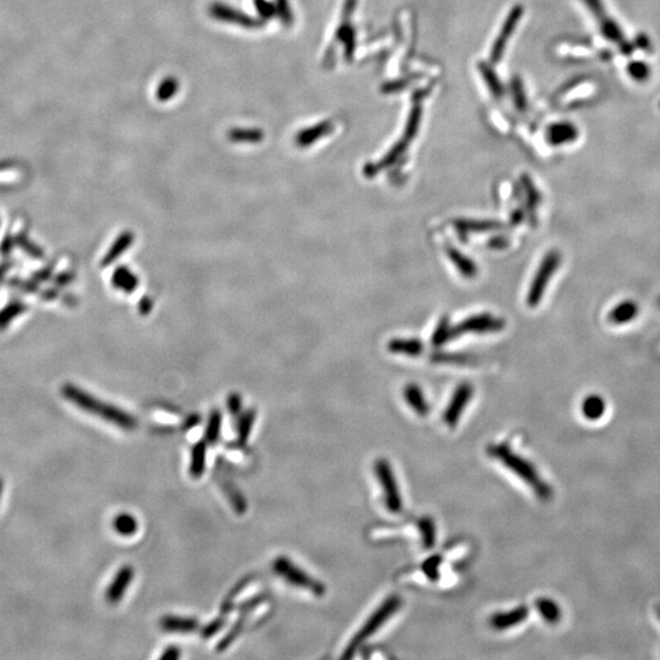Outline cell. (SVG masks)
Wrapping results in <instances>:
<instances>
[{"label":"cell","instance_id":"cell-20","mask_svg":"<svg viewBox=\"0 0 660 660\" xmlns=\"http://www.w3.org/2000/svg\"><path fill=\"white\" fill-rule=\"evenodd\" d=\"M456 230L460 233H481L495 231L503 228V224L496 220H472V219H460L454 223Z\"/></svg>","mask_w":660,"mask_h":660},{"label":"cell","instance_id":"cell-27","mask_svg":"<svg viewBox=\"0 0 660 660\" xmlns=\"http://www.w3.org/2000/svg\"><path fill=\"white\" fill-rule=\"evenodd\" d=\"M228 138L233 143H259L264 138V134L259 129L236 127L229 131Z\"/></svg>","mask_w":660,"mask_h":660},{"label":"cell","instance_id":"cell-22","mask_svg":"<svg viewBox=\"0 0 660 660\" xmlns=\"http://www.w3.org/2000/svg\"><path fill=\"white\" fill-rule=\"evenodd\" d=\"M205 461H207V442L199 440L191 450V462H190L188 473L192 479H199L203 476L205 471Z\"/></svg>","mask_w":660,"mask_h":660},{"label":"cell","instance_id":"cell-21","mask_svg":"<svg viewBox=\"0 0 660 660\" xmlns=\"http://www.w3.org/2000/svg\"><path fill=\"white\" fill-rule=\"evenodd\" d=\"M446 253H448V256H449L450 261L453 262L456 269H457L464 277H466L468 279H472V278H474V277L477 275V273H479L477 264L473 262L470 257L464 255L462 252H460V251L455 249V247L449 246V247L446 249Z\"/></svg>","mask_w":660,"mask_h":660},{"label":"cell","instance_id":"cell-41","mask_svg":"<svg viewBox=\"0 0 660 660\" xmlns=\"http://www.w3.org/2000/svg\"><path fill=\"white\" fill-rule=\"evenodd\" d=\"M435 362H446V364H466L468 356L460 353H437L433 356Z\"/></svg>","mask_w":660,"mask_h":660},{"label":"cell","instance_id":"cell-19","mask_svg":"<svg viewBox=\"0 0 660 660\" xmlns=\"http://www.w3.org/2000/svg\"><path fill=\"white\" fill-rule=\"evenodd\" d=\"M404 398L416 414L421 417H426L429 414V404L421 388L416 384H409L404 389Z\"/></svg>","mask_w":660,"mask_h":660},{"label":"cell","instance_id":"cell-48","mask_svg":"<svg viewBox=\"0 0 660 660\" xmlns=\"http://www.w3.org/2000/svg\"><path fill=\"white\" fill-rule=\"evenodd\" d=\"M180 649L175 647V646H171V647H168L163 652V655H160V659L162 660H177L180 658Z\"/></svg>","mask_w":660,"mask_h":660},{"label":"cell","instance_id":"cell-40","mask_svg":"<svg viewBox=\"0 0 660 660\" xmlns=\"http://www.w3.org/2000/svg\"><path fill=\"white\" fill-rule=\"evenodd\" d=\"M244 624H245V618H241V619L238 620V622H236V624L233 625V629H231V631L229 632L228 635L223 638L222 642L218 646L219 650H224V649L228 648L230 644H233V641L236 639V637L239 636L240 632L242 631Z\"/></svg>","mask_w":660,"mask_h":660},{"label":"cell","instance_id":"cell-28","mask_svg":"<svg viewBox=\"0 0 660 660\" xmlns=\"http://www.w3.org/2000/svg\"><path fill=\"white\" fill-rule=\"evenodd\" d=\"M255 421H256V411L252 410V409L245 411L244 414L239 416V422H238V442H239V444L245 445L249 442Z\"/></svg>","mask_w":660,"mask_h":660},{"label":"cell","instance_id":"cell-23","mask_svg":"<svg viewBox=\"0 0 660 660\" xmlns=\"http://www.w3.org/2000/svg\"><path fill=\"white\" fill-rule=\"evenodd\" d=\"M388 350L398 355L417 357L423 353V344L418 339H393L388 344Z\"/></svg>","mask_w":660,"mask_h":660},{"label":"cell","instance_id":"cell-8","mask_svg":"<svg viewBox=\"0 0 660 660\" xmlns=\"http://www.w3.org/2000/svg\"><path fill=\"white\" fill-rule=\"evenodd\" d=\"M473 395V387L470 383H461L456 388L450 400L446 410L443 414V421L450 428H455L456 424L461 418L462 412L466 409L467 405L471 401Z\"/></svg>","mask_w":660,"mask_h":660},{"label":"cell","instance_id":"cell-4","mask_svg":"<svg viewBox=\"0 0 660 660\" xmlns=\"http://www.w3.org/2000/svg\"><path fill=\"white\" fill-rule=\"evenodd\" d=\"M561 261H563L561 253L558 250H550L542 258L527 292L526 302L529 307L535 308L541 303L543 297L546 295L548 285L550 283L553 277L558 272Z\"/></svg>","mask_w":660,"mask_h":660},{"label":"cell","instance_id":"cell-14","mask_svg":"<svg viewBox=\"0 0 660 660\" xmlns=\"http://www.w3.org/2000/svg\"><path fill=\"white\" fill-rule=\"evenodd\" d=\"M639 314V306L633 300H622L610 308L608 322L614 325H625L633 322Z\"/></svg>","mask_w":660,"mask_h":660},{"label":"cell","instance_id":"cell-7","mask_svg":"<svg viewBox=\"0 0 660 660\" xmlns=\"http://www.w3.org/2000/svg\"><path fill=\"white\" fill-rule=\"evenodd\" d=\"M505 328V320L495 317L490 314H476L462 320L460 325L453 327V339H457L462 334L476 333V334H487V333H498Z\"/></svg>","mask_w":660,"mask_h":660},{"label":"cell","instance_id":"cell-3","mask_svg":"<svg viewBox=\"0 0 660 660\" xmlns=\"http://www.w3.org/2000/svg\"><path fill=\"white\" fill-rule=\"evenodd\" d=\"M401 604H403V600L401 598L398 596H390L388 597L383 603L378 607V609L376 611H373V614L370 615L368 618V620L364 622L362 627L359 629V632L353 636L351 642L348 644L344 655H342V659H350L355 653L356 650L362 646V644L368 639V638L372 637L378 630L383 627V625L387 622L390 618H393L394 615L398 613V609L401 608Z\"/></svg>","mask_w":660,"mask_h":660},{"label":"cell","instance_id":"cell-51","mask_svg":"<svg viewBox=\"0 0 660 660\" xmlns=\"http://www.w3.org/2000/svg\"><path fill=\"white\" fill-rule=\"evenodd\" d=\"M1 490H3V481L0 479V496H1Z\"/></svg>","mask_w":660,"mask_h":660},{"label":"cell","instance_id":"cell-9","mask_svg":"<svg viewBox=\"0 0 660 660\" xmlns=\"http://www.w3.org/2000/svg\"><path fill=\"white\" fill-rule=\"evenodd\" d=\"M210 14L213 18L223 23H235L245 29H258L263 26L264 21L261 18L249 16L245 12H239L231 6L225 5L223 3H213L210 6Z\"/></svg>","mask_w":660,"mask_h":660},{"label":"cell","instance_id":"cell-15","mask_svg":"<svg viewBox=\"0 0 660 660\" xmlns=\"http://www.w3.org/2000/svg\"><path fill=\"white\" fill-rule=\"evenodd\" d=\"M579 136L575 125L570 123H557L548 127L546 141L552 146H563L572 143Z\"/></svg>","mask_w":660,"mask_h":660},{"label":"cell","instance_id":"cell-39","mask_svg":"<svg viewBox=\"0 0 660 660\" xmlns=\"http://www.w3.org/2000/svg\"><path fill=\"white\" fill-rule=\"evenodd\" d=\"M255 6L263 21L270 20L277 15L275 3H269L268 0H255Z\"/></svg>","mask_w":660,"mask_h":660},{"label":"cell","instance_id":"cell-53","mask_svg":"<svg viewBox=\"0 0 660 660\" xmlns=\"http://www.w3.org/2000/svg\"><path fill=\"white\" fill-rule=\"evenodd\" d=\"M658 303H659V307H660V297H659V301H658Z\"/></svg>","mask_w":660,"mask_h":660},{"label":"cell","instance_id":"cell-29","mask_svg":"<svg viewBox=\"0 0 660 660\" xmlns=\"http://www.w3.org/2000/svg\"><path fill=\"white\" fill-rule=\"evenodd\" d=\"M113 526H114L115 532L118 535H124V537H130V535H135L137 529H138V522H137L136 518L127 512L118 515L114 518Z\"/></svg>","mask_w":660,"mask_h":660},{"label":"cell","instance_id":"cell-46","mask_svg":"<svg viewBox=\"0 0 660 660\" xmlns=\"http://www.w3.org/2000/svg\"><path fill=\"white\" fill-rule=\"evenodd\" d=\"M509 245V240L505 236H495L488 242V246L493 250H504Z\"/></svg>","mask_w":660,"mask_h":660},{"label":"cell","instance_id":"cell-34","mask_svg":"<svg viewBox=\"0 0 660 660\" xmlns=\"http://www.w3.org/2000/svg\"><path fill=\"white\" fill-rule=\"evenodd\" d=\"M479 71H481V75L483 76L484 80L487 82V86H488V88H490V91L492 92V94L496 98L500 97L501 94H503V86H501L499 77L495 75L494 71L492 70L490 65L481 63V65H479Z\"/></svg>","mask_w":660,"mask_h":660},{"label":"cell","instance_id":"cell-42","mask_svg":"<svg viewBox=\"0 0 660 660\" xmlns=\"http://www.w3.org/2000/svg\"><path fill=\"white\" fill-rule=\"evenodd\" d=\"M225 625V619L219 618L216 620L211 621L208 625H205L202 630V636L205 638L213 637L216 633L220 631Z\"/></svg>","mask_w":660,"mask_h":660},{"label":"cell","instance_id":"cell-16","mask_svg":"<svg viewBox=\"0 0 660 660\" xmlns=\"http://www.w3.org/2000/svg\"><path fill=\"white\" fill-rule=\"evenodd\" d=\"M160 625L164 631L174 633H191L196 631L199 626L197 619L177 615H166L162 618Z\"/></svg>","mask_w":660,"mask_h":660},{"label":"cell","instance_id":"cell-44","mask_svg":"<svg viewBox=\"0 0 660 660\" xmlns=\"http://www.w3.org/2000/svg\"><path fill=\"white\" fill-rule=\"evenodd\" d=\"M440 563V560L439 558L429 559L427 560V563H424V574H427L429 579H438V566Z\"/></svg>","mask_w":660,"mask_h":660},{"label":"cell","instance_id":"cell-18","mask_svg":"<svg viewBox=\"0 0 660 660\" xmlns=\"http://www.w3.org/2000/svg\"><path fill=\"white\" fill-rule=\"evenodd\" d=\"M607 411V401L598 394H589L582 400L581 412L588 421H599Z\"/></svg>","mask_w":660,"mask_h":660},{"label":"cell","instance_id":"cell-5","mask_svg":"<svg viewBox=\"0 0 660 660\" xmlns=\"http://www.w3.org/2000/svg\"><path fill=\"white\" fill-rule=\"evenodd\" d=\"M275 574L281 576L285 581H288L292 586L300 587L314 593L316 597H323L325 594V587L320 581L316 580L312 576L306 574L300 569L290 559L286 557H279L275 559L273 563Z\"/></svg>","mask_w":660,"mask_h":660},{"label":"cell","instance_id":"cell-6","mask_svg":"<svg viewBox=\"0 0 660 660\" xmlns=\"http://www.w3.org/2000/svg\"><path fill=\"white\" fill-rule=\"evenodd\" d=\"M375 472L381 483L383 495H384V503L388 510L392 513H400L403 511V505H404L403 496L390 462L388 461L387 459H378L375 462Z\"/></svg>","mask_w":660,"mask_h":660},{"label":"cell","instance_id":"cell-10","mask_svg":"<svg viewBox=\"0 0 660 660\" xmlns=\"http://www.w3.org/2000/svg\"><path fill=\"white\" fill-rule=\"evenodd\" d=\"M522 14H524V9H522V6L521 5L515 6L511 12H509L507 20H505V23L503 25L500 32H499V36H498V38L495 40L494 46H493L492 51H490V60H492V63H499V62H500L503 54H504V51H505V48H507V42L511 38V34H513V31L518 27V23H520V20H521V17H522Z\"/></svg>","mask_w":660,"mask_h":660},{"label":"cell","instance_id":"cell-38","mask_svg":"<svg viewBox=\"0 0 660 660\" xmlns=\"http://www.w3.org/2000/svg\"><path fill=\"white\" fill-rule=\"evenodd\" d=\"M225 493L228 494L229 499L233 503V507L236 511L242 513L245 512L246 510V501L244 499V496L239 493V490H235L233 487V484L227 483L225 484Z\"/></svg>","mask_w":660,"mask_h":660},{"label":"cell","instance_id":"cell-26","mask_svg":"<svg viewBox=\"0 0 660 660\" xmlns=\"http://www.w3.org/2000/svg\"><path fill=\"white\" fill-rule=\"evenodd\" d=\"M112 281L116 289L124 291L126 294H131L138 286L136 275L126 267L116 268L112 277Z\"/></svg>","mask_w":660,"mask_h":660},{"label":"cell","instance_id":"cell-52","mask_svg":"<svg viewBox=\"0 0 660 660\" xmlns=\"http://www.w3.org/2000/svg\"><path fill=\"white\" fill-rule=\"evenodd\" d=\"M657 615H658V618H659L660 620V607L658 608V609H657Z\"/></svg>","mask_w":660,"mask_h":660},{"label":"cell","instance_id":"cell-17","mask_svg":"<svg viewBox=\"0 0 660 660\" xmlns=\"http://www.w3.org/2000/svg\"><path fill=\"white\" fill-rule=\"evenodd\" d=\"M331 131H333V124L330 121H323L320 124L311 126L299 132L295 137V143L301 149L309 147L316 143V141L327 136Z\"/></svg>","mask_w":660,"mask_h":660},{"label":"cell","instance_id":"cell-43","mask_svg":"<svg viewBox=\"0 0 660 660\" xmlns=\"http://www.w3.org/2000/svg\"><path fill=\"white\" fill-rule=\"evenodd\" d=\"M227 405H228L229 412H230L231 415L235 416V417H239V416L241 415L242 398H241L239 394H231V395H229Z\"/></svg>","mask_w":660,"mask_h":660},{"label":"cell","instance_id":"cell-11","mask_svg":"<svg viewBox=\"0 0 660 660\" xmlns=\"http://www.w3.org/2000/svg\"><path fill=\"white\" fill-rule=\"evenodd\" d=\"M583 1L586 3V6L591 10V12L594 14V17L597 18L598 23L600 26V31L603 32L605 38L616 42V43H619L624 40L622 31L618 26V23H615L614 20L608 15V12H605V8H604L603 3L600 0H583Z\"/></svg>","mask_w":660,"mask_h":660},{"label":"cell","instance_id":"cell-24","mask_svg":"<svg viewBox=\"0 0 660 660\" xmlns=\"http://www.w3.org/2000/svg\"><path fill=\"white\" fill-rule=\"evenodd\" d=\"M535 608L541 615L542 619L548 624L555 625V624H558L559 621L561 620V616H563L561 609H560L559 604L550 598H538L535 600Z\"/></svg>","mask_w":660,"mask_h":660},{"label":"cell","instance_id":"cell-31","mask_svg":"<svg viewBox=\"0 0 660 660\" xmlns=\"http://www.w3.org/2000/svg\"><path fill=\"white\" fill-rule=\"evenodd\" d=\"M450 340H453V327L450 325L448 317H443L433 333L432 344L434 346L439 347Z\"/></svg>","mask_w":660,"mask_h":660},{"label":"cell","instance_id":"cell-47","mask_svg":"<svg viewBox=\"0 0 660 660\" xmlns=\"http://www.w3.org/2000/svg\"><path fill=\"white\" fill-rule=\"evenodd\" d=\"M266 599V596H257V597L252 598L250 600H247L244 604L240 605L239 609L242 611V613H246V611H250L251 609H253L255 607H257L258 604L262 603L263 600Z\"/></svg>","mask_w":660,"mask_h":660},{"label":"cell","instance_id":"cell-45","mask_svg":"<svg viewBox=\"0 0 660 660\" xmlns=\"http://www.w3.org/2000/svg\"><path fill=\"white\" fill-rule=\"evenodd\" d=\"M630 75H632L637 80H644L648 77V68L644 63H635L630 68Z\"/></svg>","mask_w":660,"mask_h":660},{"label":"cell","instance_id":"cell-12","mask_svg":"<svg viewBox=\"0 0 660 660\" xmlns=\"http://www.w3.org/2000/svg\"><path fill=\"white\" fill-rule=\"evenodd\" d=\"M134 576H135L134 568L130 565H125L118 571L114 580L112 581L105 593V598L109 604L119 603L121 598L125 596L126 589L129 588L131 581L134 580Z\"/></svg>","mask_w":660,"mask_h":660},{"label":"cell","instance_id":"cell-50","mask_svg":"<svg viewBox=\"0 0 660 660\" xmlns=\"http://www.w3.org/2000/svg\"><path fill=\"white\" fill-rule=\"evenodd\" d=\"M152 306H153V302L151 301L149 297H144L142 301L140 302L138 308H140V312H141V314H147L149 311H151Z\"/></svg>","mask_w":660,"mask_h":660},{"label":"cell","instance_id":"cell-35","mask_svg":"<svg viewBox=\"0 0 660 660\" xmlns=\"http://www.w3.org/2000/svg\"><path fill=\"white\" fill-rule=\"evenodd\" d=\"M338 40H340L344 43L345 46V55H346V59H351L353 55V51H355V45H356V37H355V31H353V27L350 26V23H342V27L338 31Z\"/></svg>","mask_w":660,"mask_h":660},{"label":"cell","instance_id":"cell-2","mask_svg":"<svg viewBox=\"0 0 660 660\" xmlns=\"http://www.w3.org/2000/svg\"><path fill=\"white\" fill-rule=\"evenodd\" d=\"M63 394L65 398L70 400L73 404L77 405L82 410L90 412L92 415H97L105 421L114 423L118 427L134 431L137 428V420L134 416L127 414L126 411L120 410L113 405L103 403L98 398H93L90 394L82 392L74 385L64 387Z\"/></svg>","mask_w":660,"mask_h":660},{"label":"cell","instance_id":"cell-13","mask_svg":"<svg viewBox=\"0 0 660 660\" xmlns=\"http://www.w3.org/2000/svg\"><path fill=\"white\" fill-rule=\"evenodd\" d=\"M529 608L526 605H520L507 613H496L493 615L490 620V626L496 631H504L522 624L529 618Z\"/></svg>","mask_w":660,"mask_h":660},{"label":"cell","instance_id":"cell-49","mask_svg":"<svg viewBox=\"0 0 660 660\" xmlns=\"http://www.w3.org/2000/svg\"><path fill=\"white\" fill-rule=\"evenodd\" d=\"M524 214L526 213L522 210H516V211L512 212L511 216H510V222H511L512 225H518L520 223L524 222Z\"/></svg>","mask_w":660,"mask_h":660},{"label":"cell","instance_id":"cell-36","mask_svg":"<svg viewBox=\"0 0 660 660\" xmlns=\"http://www.w3.org/2000/svg\"><path fill=\"white\" fill-rule=\"evenodd\" d=\"M179 81L175 77H166L165 80L160 82V85L157 88V98L160 102H166L177 94L179 91Z\"/></svg>","mask_w":660,"mask_h":660},{"label":"cell","instance_id":"cell-33","mask_svg":"<svg viewBox=\"0 0 660 660\" xmlns=\"http://www.w3.org/2000/svg\"><path fill=\"white\" fill-rule=\"evenodd\" d=\"M418 527H420V532H421L422 544L424 546V549H432L435 544V541H437V533H435L437 529H435V524L433 522L432 518H422Z\"/></svg>","mask_w":660,"mask_h":660},{"label":"cell","instance_id":"cell-1","mask_svg":"<svg viewBox=\"0 0 660 660\" xmlns=\"http://www.w3.org/2000/svg\"><path fill=\"white\" fill-rule=\"evenodd\" d=\"M488 454L501 462L503 466L515 473L516 477L524 481V483L535 492L537 498H540L541 500H549L552 498L553 490L550 485L542 479L535 465L512 451L507 444L490 445Z\"/></svg>","mask_w":660,"mask_h":660},{"label":"cell","instance_id":"cell-30","mask_svg":"<svg viewBox=\"0 0 660 660\" xmlns=\"http://www.w3.org/2000/svg\"><path fill=\"white\" fill-rule=\"evenodd\" d=\"M223 415L219 410H213L210 415L205 427V442L208 444H216L220 438L222 432Z\"/></svg>","mask_w":660,"mask_h":660},{"label":"cell","instance_id":"cell-25","mask_svg":"<svg viewBox=\"0 0 660 660\" xmlns=\"http://www.w3.org/2000/svg\"><path fill=\"white\" fill-rule=\"evenodd\" d=\"M134 239H135V236H134V233H130V231H125V233H121L119 238L115 240V242L113 244V246L110 247L108 253L103 258V266L107 267L109 264L114 263L115 261L134 244Z\"/></svg>","mask_w":660,"mask_h":660},{"label":"cell","instance_id":"cell-32","mask_svg":"<svg viewBox=\"0 0 660 660\" xmlns=\"http://www.w3.org/2000/svg\"><path fill=\"white\" fill-rule=\"evenodd\" d=\"M522 188L524 190V194H526V205H527V208H529V213H535L537 207L541 203V194L540 191L537 190L535 186V183L532 182V180L529 179L527 175L522 177Z\"/></svg>","mask_w":660,"mask_h":660},{"label":"cell","instance_id":"cell-37","mask_svg":"<svg viewBox=\"0 0 660 660\" xmlns=\"http://www.w3.org/2000/svg\"><path fill=\"white\" fill-rule=\"evenodd\" d=\"M275 8H277V16L279 17L283 25L286 27L291 26L294 23V15L291 12L289 0H275Z\"/></svg>","mask_w":660,"mask_h":660}]
</instances>
